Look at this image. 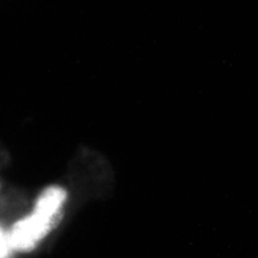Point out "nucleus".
<instances>
[{"label": "nucleus", "instance_id": "1", "mask_svg": "<svg viewBox=\"0 0 258 258\" xmlns=\"http://www.w3.org/2000/svg\"><path fill=\"white\" fill-rule=\"evenodd\" d=\"M67 192L59 185L47 186L35 202L34 209L18 220L9 232V244L12 251L30 252L53 231L60 220Z\"/></svg>", "mask_w": 258, "mask_h": 258}, {"label": "nucleus", "instance_id": "2", "mask_svg": "<svg viewBox=\"0 0 258 258\" xmlns=\"http://www.w3.org/2000/svg\"><path fill=\"white\" fill-rule=\"evenodd\" d=\"M11 251L9 244V234L5 233L4 230L0 227V258H8Z\"/></svg>", "mask_w": 258, "mask_h": 258}]
</instances>
